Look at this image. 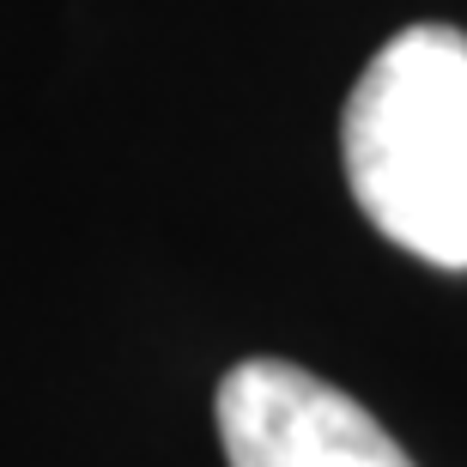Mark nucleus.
Masks as SVG:
<instances>
[{"label": "nucleus", "instance_id": "f03ea898", "mask_svg": "<svg viewBox=\"0 0 467 467\" xmlns=\"http://www.w3.org/2000/svg\"><path fill=\"white\" fill-rule=\"evenodd\" d=\"M213 419L231 467H413L352 395L285 358H243L219 382Z\"/></svg>", "mask_w": 467, "mask_h": 467}, {"label": "nucleus", "instance_id": "f257e3e1", "mask_svg": "<svg viewBox=\"0 0 467 467\" xmlns=\"http://www.w3.org/2000/svg\"><path fill=\"white\" fill-rule=\"evenodd\" d=\"M352 201L389 243L467 267V36L413 25L358 73L340 121Z\"/></svg>", "mask_w": 467, "mask_h": 467}]
</instances>
